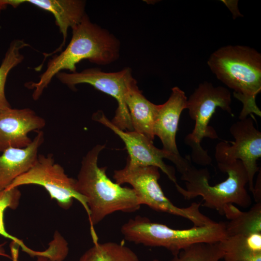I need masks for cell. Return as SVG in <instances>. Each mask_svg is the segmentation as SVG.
<instances>
[{
    "label": "cell",
    "mask_w": 261,
    "mask_h": 261,
    "mask_svg": "<svg viewBox=\"0 0 261 261\" xmlns=\"http://www.w3.org/2000/svg\"><path fill=\"white\" fill-rule=\"evenodd\" d=\"M231 102V94L227 88L215 87L207 81L200 84L187 99L186 109L195 123L192 132L185 137V143L191 148L189 156L194 163L202 166L211 164L212 159L201 143L205 137L218 138L215 129L209 125L210 120L218 107L232 115Z\"/></svg>",
    "instance_id": "6"
},
{
    "label": "cell",
    "mask_w": 261,
    "mask_h": 261,
    "mask_svg": "<svg viewBox=\"0 0 261 261\" xmlns=\"http://www.w3.org/2000/svg\"><path fill=\"white\" fill-rule=\"evenodd\" d=\"M218 165L220 171L227 174L225 180L215 185H210L208 169H197L191 163L181 174V179L185 181L186 189L176 183V190L186 200L202 197L203 206L215 210L221 215L229 204H235L244 208L250 206L251 198L246 188L248 177L242 162L236 160L218 163Z\"/></svg>",
    "instance_id": "4"
},
{
    "label": "cell",
    "mask_w": 261,
    "mask_h": 261,
    "mask_svg": "<svg viewBox=\"0 0 261 261\" xmlns=\"http://www.w3.org/2000/svg\"><path fill=\"white\" fill-rule=\"evenodd\" d=\"M133 130L153 141V128L159 105L148 100L143 94L137 83L131 86L125 96Z\"/></svg>",
    "instance_id": "16"
},
{
    "label": "cell",
    "mask_w": 261,
    "mask_h": 261,
    "mask_svg": "<svg viewBox=\"0 0 261 261\" xmlns=\"http://www.w3.org/2000/svg\"><path fill=\"white\" fill-rule=\"evenodd\" d=\"M14 2L16 7L24 3H29L51 13L62 35L63 41L60 46L53 53L44 54V59L42 64L48 56L62 50L69 29L77 25L86 14V2L80 0H14Z\"/></svg>",
    "instance_id": "15"
},
{
    "label": "cell",
    "mask_w": 261,
    "mask_h": 261,
    "mask_svg": "<svg viewBox=\"0 0 261 261\" xmlns=\"http://www.w3.org/2000/svg\"><path fill=\"white\" fill-rule=\"evenodd\" d=\"M221 1H223L230 9L233 15V18H236L241 15L237 6L238 0H221Z\"/></svg>",
    "instance_id": "23"
},
{
    "label": "cell",
    "mask_w": 261,
    "mask_h": 261,
    "mask_svg": "<svg viewBox=\"0 0 261 261\" xmlns=\"http://www.w3.org/2000/svg\"><path fill=\"white\" fill-rule=\"evenodd\" d=\"M37 135L27 146L9 148L0 155V190L6 189L17 177L28 171L35 162L39 147L44 141V133Z\"/></svg>",
    "instance_id": "14"
},
{
    "label": "cell",
    "mask_w": 261,
    "mask_h": 261,
    "mask_svg": "<svg viewBox=\"0 0 261 261\" xmlns=\"http://www.w3.org/2000/svg\"><path fill=\"white\" fill-rule=\"evenodd\" d=\"M223 215L229 220L225 222L227 236L261 232V202H257L247 211L243 212L234 204L226 206Z\"/></svg>",
    "instance_id": "18"
},
{
    "label": "cell",
    "mask_w": 261,
    "mask_h": 261,
    "mask_svg": "<svg viewBox=\"0 0 261 261\" xmlns=\"http://www.w3.org/2000/svg\"><path fill=\"white\" fill-rule=\"evenodd\" d=\"M45 125V120L29 108L11 107L0 113V153L11 147L27 146L32 142L28 133Z\"/></svg>",
    "instance_id": "13"
},
{
    "label": "cell",
    "mask_w": 261,
    "mask_h": 261,
    "mask_svg": "<svg viewBox=\"0 0 261 261\" xmlns=\"http://www.w3.org/2000/svg\"><path fill=\"white\" fill-rule=\"evenodd\" d=\"M94 119L110 129L124 143L129 154L127 163L133 166H155L160 169L169 178L176 184L174 169L166 164L163 159L174 162L173 157L168 153L156 147L144 135L134 130H123L110 121L101 111L94 115Z\"/></svg>",
    "instance_id": "11"
},
{
    "label": "cell",
    "mask_w": 261,
    "mask_h": 261,
    "mask_svg": "<svg viewBox=\"0 0 261 261\" xmlns=\"http://www.w3.org/2000/svg\"><path fill=\"white\" fill-rule=\"evenodd\" d=\"M105 145H97L83 157L76 180L77 191L87 200L88 216L94 243L98 237L93 227L106 216L117 211L133 213L141 204L132 188L123 187L111 180L106 167L98 165L99 156Z\"/></svg>",
    "instance_id": "2"
},
{
    "label": "cell",
    "mask_w": 261,
    "mask_h": 261,
    "mask_svg": "<svg viewBox=\"0 0 261 261\" xmlns=\"http://www.w3.org/2000/svg\"><path fill=\"white\" fill-rule=\"evenodd\" d=\"M220 244L225 261H261V232L228 236Z\"/></svg>",
    "instance_id": "17"
},
{
    "label": "cell",
    "mask_w": 261,
    "mask_h": 261,
    "mask_svg": "<svg viewBox=\"0 0 261 261\" xmlns=\"http://www.w3.org/2000/svg\"><path fill=\"white\" fill-rule=\"evenodd\" d=\"M58 79L72 89L80 84H87L96 89L114 98L118 106L112 123L123 130H133L130 114L125 103L126 94L129 88L137 83L130 68L116 72H105L99 68H88L79 72H60Z\"/></svg>",
    "instance_id": "9"
},
{
    "label": "cell",
    "mask_w": 261,
    "mask_h": 261,
    "mask_svg": "<svg viewBox=\"0 0 261 261\" xmlns=\"http://www.w3.org/2000/svg\"><path fill=\"white\" fill-rule=\"evenodd\" d=\"M207 65L217 78L233 90V96L243 104L239 119L254 114L261 116L256 102L261 90V54L241 45H228L213 52Z\"/></svg>",
    "instance_id": "3"
},
{
    "label": "cell",
    "mask_w": 261,
    "mask_h": 261,
    "mask_svg": "<svg viewBox=\"0 0 261 261\" xmlns=\"http://www.w3.org/2000/svg\"><path fill=\"white\" fill-rule=\"evenodd\" d=\"M72 29V37L67 47L49 60L39 81L25 84L27 87L34 90L33 100L39 99L53 78L59 72L63 70L76 72V65L83 60L105 65L119 58V40L106 29L92 23L87 14Z\"/></svg>",
    "instance_id": "1"
},
{
    "label": "cell",
    "mask_w": 261,
    "mask_h": 261,
    "mask_svg": "<svg viewBox=\"0 0 261 261\" xmlns=\"http://www.w3.org/2000/svg\"><path fill=\"white\" fill-rule=\"evenodd\" d=\"M230 131L234 138L230 145L222 141L216 146L215 159L218 163L240 160L248 177L249 190L253 193V179L259 171L257 160L261 157V132L254 125L252 118L246 117L233 123Z\"/></svg>",
    "instance_id": "10"
},
{
    "label": "cell",
    "mask_w": 261,
    "mask_h": 261,
    "mask_svg": "<svg viewBox=\"0 0 261 261\" xmlns=\"http://www.w3.org/2000/svg\"><path fill=\"white\" fill-rule=\"evenodd\" d=\"M37 185L44 187L51 199L55 200L62 208L69 209L76 199L89 214L87 200L76 188V180L69 177L63 168L55 163L53 154H39L33 166L15 178L5 189L20 186Z\"/></svg>",
    "instance_id": "8"
},
{
    "label": "cell",
    "mask_w": 261,
    "mask_h": 261,
    "mask_svg": "<svg viewBox=\"0 0 261 261\" xmlns=\"http://www.w3.org/2000/svg\"><path fill=\"white\" fill-rule=\"evenodd\" d=\"M152 261H159L157 259H154Z\"/></svg>",
    "instance_id": "26"
},
{
    "label": "cell",
    "mask_w": 261,
    "mask_h": 261,
    "mask_svg": "<svg viewBox=\"0 0 261 261\" xmlns=\"http://www.w3.org/2000/svg\"><path fill=\"white\" fill-rule=\"evenodd\" d=\"M21 193L18 188L0 190V235L10 239L17 246H20L22 250L30 256L39 257L42 251L33 250L26 246L24 242L18 238L10 234L6 230L4 223V213L7 208L15 209L18 207Z\"/></svg>",
    "instance_id": "22"
},
{
    "label": "cell",
    "mask_w": 261,
    "mask_h": 261,
    "mask_svg": "<svg viewBox=\"0 0 261 261\" xmlns=\"http://www.w3.org/2000/svg\"><path fill=\"white\" fill-rule=\"evenodd\" d=\"M29 45L22 40L13 41L2 59L0 65V113L11 108L5 93L7 78L11 70L20 63L24 59L20 50Z\"/></svg>",
    "instance_id": "20"
},
{
    "label": "cell",
    "mask_w": 261,
    "mask_h": 261,
    "mask_svg": "<svg viewBox=\"0 0 261 261\" xmlns=\"http://www.w3.org/2000/svg\"><path fill=\"white\" fill-rule=\"evenodd\" d=\"M5 243L0 244V256H3L9 259H12L11 256L6 253V251L4 248V246Z\"/></svg>",
    "instance_id": "24"
},
{
    "label": "cell",
    "mask_w": 261,
    "mask_h": 261,
    "mask_svg": "<svg viewBox=\"0 0 261 261\" xmlns=\"http://www.w3.org/2000/svg\"><path fill=\"white\" fill-rule=\"evenodd\" d=\"M160 177L157 167L133 166L127 162L123 169L115 170L113 174L117 184L131 186L141 205L145 204L154 210L184 218L191 221L193 226L202 227L216 222L201 213L200 203H193L186 208L175 206L162 191L158 182Z\"/></svg>",
    "instance_id": "7"
},
{
    "label": "cell",
    "mask_w": 261,
    "mask_h": 261,
    "mask_svg": "<svg viewBox=\"0 0 261 261\" xmlns=\"http://www.w3.org/2000/svg\"><path fill=\"white\" fill-rule=\"evenodd\" d=\"M220 242L192 244L181 250L169 261H219L224 255Z\"/></svg>",
    "instance_id": "21"
},
{
    "label": "cell",
    "mask_w": 261,
    "mask_h": 261,
    "mask_svg": "<svg viewBox=\"0 0 261 261\" xmlns=\"http://www.w3.org/2000/svg\"><path fill=\"white\" fill-rule=\"evenodd\" d=\"M121 232L129 242L147 246L164 247L173 256L192 244L218 242L227 236L225 222H223L178 230L153 222L148 218L140 216L125 223L121 228Z\"/></svg>",
    "instance_id": "5"
},
{
    "label": "cell",
    "mask_w": 261,
    "mask_h": 261,
    "mask_svg": "<svg viewBox=\"0 0 261 261\" xmlns=\"http://www.w3.org/2000/svg\"><path fill=\"white\" fill-rule=\"evenodd\" d=\"M12 260L13 261H18V256L13 255L12 256ZM35 261H48V260L43 257H38V259Z\"/></svg>",
    "instance_id": "25"
},
{
    "label": "cell",
    "mask_w": 261,
    "mask_h": 261,
    "mask_svg": "<svg viewBox=\"0 0 261 261\" xmlns=\"http://www.w3.org/2000/svg\"><path fill=\"white\" fill-rule=\"evenodd\" d=\"M78 261H140L137 255L123 244L108 242L94 243Z\"/></svg>",
    "instance_id": "19"
},
{
    "label": "cell",
    "mask_w": 261,
    "mask_h": 261,
    "mask_svg": "<svg viewBox=\"0 0 261 261\" xmlns=\"http://www.w3.org/2000/svg\"></svg>",
    "instance_id": "27"
},
{
    "label": "cell",
    "mask_w": 261,
    "mask_h": 261,
    "mask_svg": "<svg viewBox=\"0 0 261 261\" xmlns=\"http://www.w3.org/2000/svg\"><path fill=\"white\" fill-rule=\"evenodd\" d=\"M187 99L184 91L178 87H173L168 100L158 106L153 128L155 136L159 137L162 144V149L173 157V163L181 174L191 162L189 156L184 158L180 155L175 140L179 118L186 109Z\"/></svg>",
    "instance_id": "12"
}]
</instances>
